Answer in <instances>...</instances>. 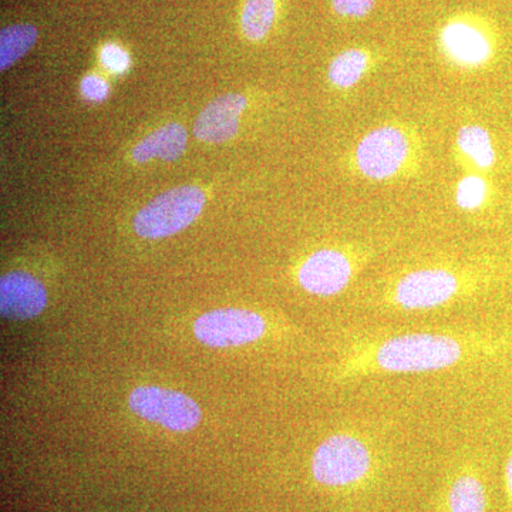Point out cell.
<instances>
[{
    "mask_svg": "<svg viewBox=\"0 0 512 512\" xmlns=\"http://www.w3.org/2000/svg\"><path fill=\"white\" fill-rule=\"evenodd\" d=\"M45 286L25 272H12L0 281V312L8 319H32L45 309Z\"/></svg>",
    "mask_w": 512,
    "mask_h": 512,
    "instance_id": "cell-9",
    "label": "cell"
},
{
    "mask_svg": "<svg viewBox=\"0 0 512 512\" xmlns=\"http://www.w3.org/2000/svg\"><path fill=\"white\" fill-rule=\"evenodd\" d=\"M505 484H507L508 495H510L512 501V453L508 458L507 466H505Z\"/></svg>",
    "mask_w": 512,
    "mask_h": 512,
    "instance_id": "cell-22",
    "label": "cell"
},
{
    "mask_svg": "<svg viewBox=\"0 0 512 512\" xmlns=\"http://www.w3.org/2000/svg\"><path fill=\"white\" fill-rule=\"evenodd\" d=\"M37 30L32 25H15L0 33V69L6 70L32 49Z\"/></svg>",
    "mask_w": 512,
    "mask_h": 512,
    "instance_id": "cell-13",
    "label": "cell"
},
{
    "mask_svg": "<svg viewBox=\"0 0 512 512\" xmlns=\"http://www.w3.org/2000/svg\"><path fill=\"white\" fill-rule=\"evenodd\" d=\"M376 0H332L333 9L346 18H363L375 8Z\"/></svg>",
    "mask_w": 512,
    "mask_h": 512,
    "instance_id": "cell-19",
    "label": "cell"
},
{
    "mask_svg": "<svg viewBox=\"0 0 512 512\" xmlns=\"http://www.w3.org/2000/svg\"><path fill=\"white\" fill-rule=\"evenodd\" d=\"M457 292L456 276L441 269H426L399 282L396 299L406 309H430L443 305Z\"/></svg>",
    "mask_w": 512,
    "mask_h": 512,
    "instance_id": "cell-7",
    "label": "cell"
},
{
    "mask_svg": "<svg viewBox=\"0 0 512 512\" xmlns=\"http://www.w3.org/2000/svg\"><path fill=\"white\" fill-rule=\"evenodd\" d=\"M367 64H369V56L366 52L359 49L346 50L330 63V82L340 89H349L362 79Z\"/></svg>",
    "mask_w": 512,
    "mask_h": 512,
    "instance_id": "cell-15",
    "label": "cell"
},
{
    "mask_svg": "<svg viewBox=\"0 0 512 512\" xmlns=\"http://www.w3.org/2000/svg\"><path fill=\"white\" fill-rule=\"evenodd\" d=\"M460 356L456 340L416 333L387 340L377 352V363L389 372H427L454 365Z\"/></svg>",
    "mask_w": 512,
    "mask_h": 512,
    "instance_id": "cell-1",
    "label": "cell"
},
{
    "mask_svg": "<svg viewBox=\"0 0 512 512\" xmlns=\"http://www.w3.org/2000/svg\"><path fill=\"white\" fill-rule=\"evenodd\" d=\"M448 505L450 512H485L487 497L483 484L473 476L458 478L448 495Z\"/></svg>",
    "mask_w": 512,
    "mask_h": 512,
    "instance_id": "cell-16",
    "label": "cell"
},
{
    "mask_svg": "<svg viewBox=\"0 0 512 512\" xmlns=\"http://www.w3.org/2000/svg\"><path fill=\"white\" fill-rule=\"evenodd\" d=\"M441 43L448 56L463 66H481L493 56L490 36L470 23H448L441 32Z\"/></svg>",
    "mask_w": 512,
    "mask_h": 512,
    "instance_id": "cell-11",
    "label": "cell"
},
{
    "mask_svg": "<svg viewBox=\"0 0 512 512\" xmlns=\"http://www.w3.org/2000/svg\"><path fill=\"white\" fill-rule=\"evenodd\" d=\"M101 63L114 73L126 72L130 57L119 46L106 45L101 49Z\"/></svg>",
    "mask_w": 512,
    "mask_h": 512,
    "instance_id": "cell-20",
    "label": "cell"
},
{
    "mask_svg": "<svg viewBox=\"0 0 512 512\" xmlns=\"http://www.w3.org/2000/svg\"><path fill=\"white\" fill-rule=\"evenodd\" d=\"M369 470V451L362 441L352 436L330 437L313 454V477L318 483L329 487L359 483Z\"/></svg>",
    "mask_w": 512,
    "mask_h": 512,
    "instance_id": "cell-3",
    "label": "cell"
},
{
    "mask_svg": "<svg viewBox=\"0 0 512 512\" xmlns=\"http://www.w3.org/2000/svg\"><path fill=\"white\" fill-rule=\"evenodd\" d=\"M276 16L275 0H247L242 12V30L249 40L264 39Z\"/></svg>",
    "mask_w": 512,
    "mask_h": 512,
    "instance_id": "cell-17",
    "label": "cell"
},
{
    "mask_svg": "<svg viewBox=\"0 0 512 512\" xmlns=\"http://www.w3.org/2000/svg\"><path fill=\"white\" fill-rule=\"evenodd\" d=\"M409 141L396 127H382L367 134L356 150L360 171L372 180H386L402 168Z\"/></svg>",
    "mask_w": 512,
    "mask_h": 512,
    "instance_id": "cell-6",
    "label": "cell"
},
{
    "mask_svg": "<svg viewBox=\"0 0 512 512\" xmlns=\"http://www.w3.org/2000/svg\"><path fill=\"white\" fill-rule=\"evenodd\" d=\"M457 144L478 168L487 170V168L493 167L495 151L490 134L483 127L466 126L461 128L458 131Z\"/></svg>",
    "mask_w": 512,
    "mask_h": 512,
    "instance_id": "cell-14",
    "label": "cell"
},
{
    "mask_svg": "<svg viewBox=\"0 0 512 512\" xmlns=\"http://www.w3.org/2000/svg\"><path fill=\"white\" fill-rule=\"evenodd\" d=\"M487 183L483 178L470 175L463 178L457 187V204L464 210H476L487 198Z\"/></svg>",
    "mask_w": 512,
    "mask_h": 512,
    "instance_id": "cell-18",
    "label": "cell"
},
{
    "mask_svg": "<svg viewBox=\"0 0 512 512\" xmlns=\"http://www.w3.org/2000/svg\"><path fill=\"white\" fill-rule=\"evenodd\" d=\"M131 412L171 431H190L200 423L198 404L180 392L158 386H141L130 394Z\"/></svg>",
    "mask_w": 512,
    "mask_h": 512,
    "instance_id": "cell-4",
    "label": "cell"
},
{
    "mask_svg": "<svg viewBox=\"0 0 512 512\" xmlns=\"http://www.w3.org/2000/svg\"><path fill=\"white\" fill-rule=\"evenodd\" d=\"M187 147V131L180 124H168L158 128L144 138L133 150V158L138 163H147L153 158L174 161L183 156Z\"/></svg>",
    "mask_w": 512,
    "mask_h": 512,
    "instance_id": "cell-12",
    "label": "cell"
},
{
    "mask_svg": "<svg viewBox=\"0 0 512 512\" xmlns=\"http://www.w3.org/2000/svg\"><path fill=\"white\" fill-rule=\"evenodd\" d=\"M205 204L204 192L197 187H178L164 192L137 212L134 231L141 238L171 237L197 220Z\"/></svg>",
    "mask_w": 512,
    "mask_h": 512,
    "instance_id": "cell-2",
    "label": "cell"
},
{
    "mask_svg": "<svg viewBox=\"0 0 512 512\" xmlns=\"http://www.w3.org/2000/svg\"><path fill=\"white\" fill-rule=\"evenodd\" d=\"M264 332V319L242 309H217L204 313L194 323L197 339L211 348L248 345L261 338Z\"/></svg>",
    "mask_w": 512,
    "mask_h": 512,
    "instance_id": "cell-5",
    "label": "cell"
},
{
    "mask_svg": "<svg viewBox=\"0 0 512 512\" xmlns=\"http://www.w3.org/2000/svg\"><path fill=\"white\" fill-rule=\"evenodd\" d=\"M352 266L345 255L322 249L306 259L299 271V282L313 295H336L348 285Z\"/></svg>",
    "mask_w": 512,
    "mask_h": 512,
    "instance_id": "cell-8",
    "label": "cell"
},
{
    "mask_svg": "<svg viewBox=\"0 0 512 512\" xmlns=\"http://www.w3.org/2000/svg\"><path fill=\"white\" fill-rule=\"evenodd\" d=\"M82 92L87 99L103 101L109 94V86L97 76H87L82 82Z\"/></svg>",
    "mask_w": 512,
    "mask_h": 512,
    "instance_id": "cell-21",
    "label": "cell"
},
{
    "mask_svg": "<svg viewBox=\"0 0 512 512\" xmlns=\"http://www.w3.org/2000/svg\"><path fill=\"white\" fill-rule=\"evenodd\" d=\"M245 106L247 100L241 94H225L211 101L195 121V137L205 143H224L234 137Z\"/></svg>",
    "mask_w": 512,
    "mask_h": 512,
    "instance_id": "cell-10",
    "label": "cell"
}]
</instances>
